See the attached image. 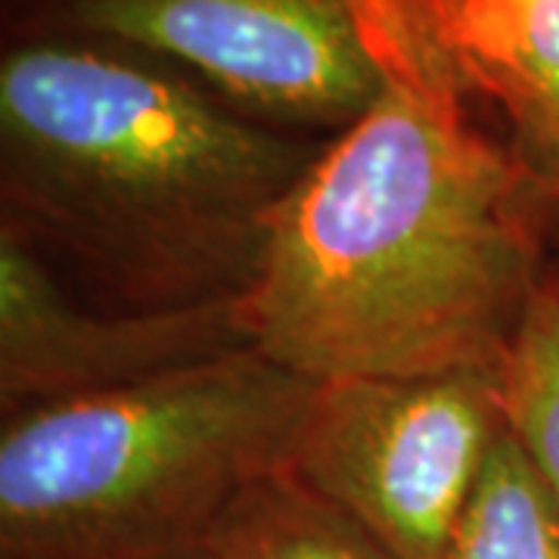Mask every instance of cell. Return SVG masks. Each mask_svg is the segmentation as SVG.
<instances>
[{
	"instance_id": "obj_6",
	"label": "cell",
	"mask_w": 559,
	"mask_h": 559,
	"mask_svg": "<svg viewBox=\"0 0 559 559\" xmlns=\"http://www.w3.org/2000/svg\"><path fill=\"white\" fill-rule=\"evenodd\" d=\"M252 348L234 301L84 311L32 242L0 234V395L47 404L116 392L202 360Z\"/></svg>"
},
{
	"instance_id": "obj_10",
	"label": "cell",
	"mask_w": 559,
	"mask_h": 559,
	"mask_svg": "<svg viewBox=\"0 0 559 559\" xmlns=\"http://www.w3.org/2000/svg\"><path fill=\"white\" fill-rule=\"evenodd\" d=\"M510 429L559 503V274H544L500 377Z\"/></svg>"
},
{
	"instance_id": "obj_7",
	"label": "cell",
	"mask_w": 559,
	"mask_h": 559,
	"mask_svg": "<svg viewBox=\"0 0 559 559\" xmlns=\"http://www.w3.org/2000/svg\"><path fill=\"white\" fill-rule=\"evenodd\" d=\"M364 38L485 106L544 200H559V0H352Z\"/></svg>"
},
{
	"instance_id": "obj_2",
	"label": "cell",
	"mask_w": 559,
	"mask_h": 559,
	"mask_svg": "<svg viewBox=\"0 0 559 559\" xmlns=\"http://www.w3.org/2000/svg\"><path fill=\"white\" fill-rule=\"evenodd\" d=\"M320 150L119 40H32L0 62L7 227L57 246L128 308L240 299Z\"/></svg>"
},
{
	"instance_id": "obj_4",
	"label": "cell",
	"mask_w": 559,
	"mask_h": 559,
	"mask_svg": "<svg viewBox=\"0 0 559 559\" xmlns=\"http://www.w3.org/2000/svg\"><path fill=\"white\" fill-rule=\"evenodd\" d=\"M503 426L498 377L320 382L293 473L395 559H441Z\"/></svg>"
},
{
	"instance_id": "obj_1",
	"label": "cell",
	"mask_w": 559,
	"mask_h": 559,
	"mask_svg": "<svg viewBox=\"0 0 559 559\" xmlns=\"http://www.w3.org/2000/svg\"><path fill=\"white\" fill-rule=\"evenodd\" d=\"M367 47L380 100L280 205L237 299L242 330L252 352L314 382L500 380L544 280V193L444 81Z\"/></svg>"
},
{
	"instance_id": "obj_9",
	"label": "cell",
	"mask_w": 559,
	"mask_h": 559,
	"mask_svg": "<svg viewBox=\"0 0 559 559\" xmlns=\"http://www.w3.org/2000/svg\"><path fill=\"white\" fill-rule=\"evenodd\" d=\"M441 559H559V503L510 423L491 444Z\"/></svg>"
},
{
	"instance_id": "obj_5",
	"label": "cell",
	"mask_w": 559,
	"mask_h": 559,
	"mask_svg": "<svg viewBox=\"0 0 559 559\" xmlns=\"http://www.w3.org/2000/svg\"><path fill=\"white\" fill-rule=\"evenodd\" d=\"M66 20L178 62L255 119L345 131L385 87L352 0H66Z\"/></svg>"
},
{
	"instance_id": "obj_8",
	"label": "cell",
	"mask_w": 559,
	"mask_h": 559,
	"mask_svg": "<svg viewBox=\"0 0 559 559\" xmlns=\"http://www.w3.org/2000/svg\"><path fill=\"white\" fill-rule=\"evenodd\" d=\"M178 559H395L314 488L283 469L255 481Z\"/></svg>"
},
{
	"instance_id": "obj_3",
	"label": "cell",
	"mask_w": 559,
	"mask_h": 559,
	"mask_svg": "<svg viewBox=\"0 0 559 559\" xmlns=\"http://www.w3.org/2000/svg\"><path fill=\"white\" fill-rule=\"evenodd\" d=\"M318 385L242 348L22 407L0 436V559H178L293 469Z\"/></svg>"
}]
</instances>
